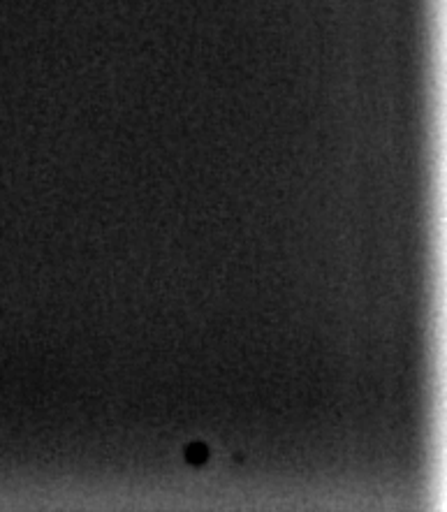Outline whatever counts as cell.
Instances as JSON below:
<instances>
[{
    "label": "cell",
    "mask_w": 447,
    "mask_h": 512,
    "mask_svg": "<svg viewBox=\"0 0 447 512\" xmlns=\"http://www.w3.org/2000/svg\"><path fill=\"white\" fill-rule=\"evenodd\" d=\"M186 457H188L190 464H204V462H207V457H209L207 445H200V443L190 445V448L186 450Z\"/></svg>",
    "instance_id": "obj_1"
}]
</instances>
